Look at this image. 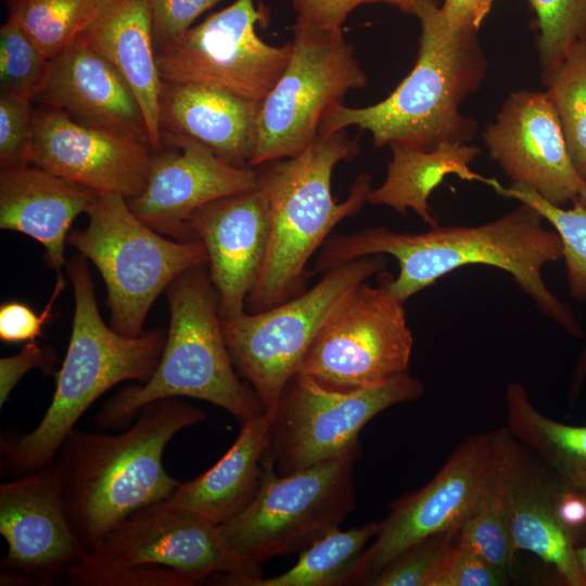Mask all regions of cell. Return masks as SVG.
<instances>
[{
	"instance_id": "1",
	"label": "cell",
	"mask_w": 586,
	"mask_h": 586,
	"mask_svg": "<svg viewBox=\"0 0 586 586\" xmlns=\"http://www.w3.org/2000/svg\"><path fill=\"white\" fill-rule=\"evenodd\" d=\"M543 216L521 203L499 218L480 226H434L424 232H397L369 227L326 240L313 272L326 271L368 255H391L399 271L390 279L402 301L432 285L437 279L467 265H486L507 271L537 309L573 336L583 330L571 308L543 280L542 269L562 257L556 231L544 227Z\"/></svg>"
},
{
	"instance_id": "2",
	"label": "cell",
	"mask_w": 586,
	"mask_h": 586,
	"mask_svg": "<svg viewBox=\"0 0 586 586\" xmlns=\"http://www.w3.org/2000/svg\"><path fill=\"white\" fill-rule=\"evenodd\" d=\"M117 435L74 428L56 455L64 472V507L82 545L91 550L133 512L163 501L180 483L163 464L169 441L206 415L180 397L143 406Z\"/></svg>"
},
{
	"instance_id": "3",
	"label": "cell",
	"mask_w": 586,
	"mask_h": 586,
	"mask_svg": "<svg viewBox=\"0 0 586 586\" xmlns=\"http://www.w3.org/2000/svg\"><path fill=\"white\" fill-rule=\"evenodd\" d=\"M416 16L421 35L409 74L375 104L331 106L318 132L356 126L371 133L375 148L424 151L442 142L468 143L474 137L477 122L462 114L460 106L479 90L488 67L477 30L450 24L436 0H419Z\"/></svg>"
},
{
	"instance_id": "4",
	"label": "cell",
	"mask_w": 586,
	"mask_h": 586,
	"mask_svg": "<svg viewBox=\"0 0 586 586\" xmlns=\"http://www.w3.org/2000/svg\"><path fill=\"white\" fill-rule=\"evenodd\" d=\"M359 152L358 138H351L346 129L318 132L296 155L254 167L268 202L270 232L260 275L246 298V311L269 309L304 292L313 273L307 268L309 259L340 221L360 211L372 189L370 175L362 173L344 201L333 199L335 166Z\"/></svg>"
},
{
	"instance_id": "5",
	"label": "cell",
	"mask_w": 586,
	"mask_h": 586,
	"mask_svg": "<svg viewBox=\"0 0 586 586\" xmlns=\"http://www.w3.org/2000/svg\"><path fill=\"white\" fill-rule=\"evenodd\" d=\"M75 310L67 352L55 373V390L46 413L29 433L1 434V469L13 477L52 462L89 406L114 385L148 382L162 356L166 335L152 329L122 335L102 319L87 260L80 254L66 263Z\"/></svg>"
},
{
	"instance_id": "6",
	"label": "cell",
	"mask_w": 586,
	"mask_h": 586,
	"mask_svg": "<svg viewBox=\"0 0 586 586\" xmlns=\"http://www.w3.org/2000/svg\"><path fill=\"white\" fill-rule=\"evenodd\" d=\"M206 267L186 271L168 286L169 329L158 365L148 382L127 385L103 404L95 417L98 428L127 425L143 406L169 397L208 402L241 424L265 413L233 366L218 293Z\"/></svg>"
},
{
	"instance_id": "7",
	"label": "cell",
	"mask_w": 586,
	"mask_h": 586,
	"mask_svg": "<svg viewBox=\"0 0 586 586\" xmlns=\"http://www.w3.org/2000/svg\"><path fill=\"white\" fill-rule=\"evenodd\" d=\"M260 564L241 557L218 525L175 511L163 501L116 525L66 575L73 586H242L262 577Z\"/></svg>"
},
{
	"instance_id": "8",
	"label": "cell",
	"mask_w": 586,
	"mask_h": 586,
	"mask_svg": "<svg viewBox=\"0 0 586 586\" xmlns=\"http://www.w3.org/2000/svg\"><path fill=\"white\" fill-rule=\"evenodd\" d=\"M87 214L88 225L72 230L67 243L101 273L111 327L138 336L157 296L186 271L207 265L206 249L199 241L164 238L120 194L98 192Z\"/></svg>"
},
{
	"instance_id": "9",
	"label": "cell",
	"mask_w": 586,
	"mask_h": 586,
	"mask_svg": "<svg viewBox=\"0 0 586 586\" xmlns=\"http://www.w3.org/2000/svg\"><path fill=\"white\" fill-rule=\"evenodd\" d=\"M385 265L381 254L362 256L326 271L309 290L269 309L222 319L233 366L250 382L265 412H275L283 390L333 314Z\"/></svg>"
},
{
	"instance_id": "10",
	"label": "cell",
	"mask_w": 586,
	"mask_h": 586,
	"mask_svg": "<svg viewBox=\"0 0 586 586\" xmlns=\"http://www.w3.org/2000/svg\"><path fill=\"white\" fill-rule=\"evenodd\" d=\"M359 451L335 457L289 475H279L264 456V476L251 505L218 525L245 560L260 564L302 551L339 528L355 507L354 464Z\"/></svg>"
},
{
	"instance_id": "11",
	"label": "cell",
	"mask_w": 586,
	"mask_h": 586,
	"mask_svg": "<svg viewBox=\"0 0 586 586\" xmlns=\"http://www.w3.org/2000/svg\"><path fill=\"white\" fill-rule=\"evenodd\" d=\"M292 30L290 61L260 104L250 167L303 151L327 111L368 82L343 31L294 25Z\"/></svg>"
},
{
	"instance_id": "12",
	"label": "cell",
	"mask_w": 586,
	"mask_h": 586,
	"mask_svg": "<svg viewBox=\"0 0 586 586\" xmlns=\"http://www.w3.org/2000/svg\"><path fill=\"white\" fill-rule=\"evenodd\" d=\"M423 385L407 372L367 388L339 391L297 372L273 412L266 453L279 475H289L359 451L361 429L386 408L411 402Z\"/></svg>"
},
{
	"instance_id": "13",
	"label": "cell",
	"mask_w": 586,
	"mask_h": 586,
	"mask_svg": "<svg viewBox=\"0 0 586 586\" xmlns=\"http://www.w3.org/2000/svg\"><path fill=\"white\" fill-rule=\"evenodd\" d=\"M361 283L324 324L298 372L339 391L372 387L408 370L413 346L405 302L390 286Z\"/></svg>"
},
{
	"instance_id": "14",
	"label": "cell",
	"mask_w": 586,
	"mask_h": 586,
	"mask_svg": "<svg viewBox=\"0 0 586 586\" xmlns=\"http://www.w3.org/2000/svg\"><path fill=\"white\" fill-rule=\"evenodd\" d=\"M267 13L255 0L230 5L156 50L162 80L196 82L262 102L285 69L291 42L272 46L256 31Z\"/></svg>"
},
{
	"instance_id": "15",
	"label": "cell",
	"mask_w": 586,
	"mask_h": 586,
	"mask_svg": "<svg viewBox=\"0 0 586 586\" xmlns=\"http://www.w3.org/2000/svg\"><path fill=\"white\" fill-rule=\"evenodd\" d=\"M494 468L491 433L473 434L453 451L433 479L390 504L373 543L346 574L343 585H368L415 544L459 528Z\"/></svg>"
},
{
	"instance_id": "16",
	"label": "cell",
	"mask_w": 586,
	"mask_h": 586,
	"mask_svg": "<svg viewBox=\"0 0 586 586\" xmlns=\"http://www.w3.org/2000/svg\"><path fill=\"white\" fill-rule=\"evenodd\" d=\"M64 472L58 457L48 466L0 485V533L8 553L2 586H47L88 552L64 507Z\"/></svg>"
},
{
	"instance_id": "17",
	"label": "cell",
	"mask_w": 586,
	"mask_h": 586,
	"mask_svg": "<svg viewBox=\"0 0 586 586\" xmlns=\"http://www.w3.org/2000/svg\"><path fill=\"white\" fill-rule=\"evenodd\" d=\"M152 152L141 137L82 124L47 105L34 111L30 164L95 192L140 194Z\"/></svg>"
},
{
	"instance_id": "18",
	"label": "cell",
	"mask_w": 586,
	"mask_h": 586,
	"mask_svg": "<svg viewBox=\"0 0 586 586\" xmlns=\"http://www.w3.org/2000/svg\"><path fill=\"white\" fill-rule=\"evenodd\" d=\"M494 479L515 550L553 566L564 585L586 586L575 540L559 517L563 486L507 429L491 432Z\"/></svg>"
},
{
	"instance_id": "19",
	"label": "cell",
	"mask_w": 586,
	"mask_h": 586,
	"mask_svg": "<svg viewBox=\"0 0 586 586\" xmlns=\"http://www.w3.org/2000/svg\"><path fill=\"white\" fill-rule=\"evenodd\" d=\"M483 140L512 183L527 187L561 206L574 202L583 184L558 114L544 91L508 95Z\"/></svg>"
},
{
	"instance_id": "20",
	"label": "cell",
	"mask_w": 586,
	"mask_h": 586,
	"mask_svg": "<svg viewBox=\"0 0 586 586\" xmlns=\"http://www.w3.org/2000/svg\"><path fill=\"white\" fill-rule=\"evenodd\" d=\"M174 150L153 153L145 186L127 200L131 211L161 234L194 241L190 221L202 206L258 187L254 167L232 166L194 140L163 136Z\"/></svg>"
},
{
	"instance_id": "21",
	"label": "cell",
	"mask_w": 586,
	"mask_h": 586,
	"mask_svg": "<svg viewBox=\"0 0 586 586\" xmlns=\"http://www.w3.org/2000/svg\"><path fill=\"white\" fill-rule=\"evenodd\" d=\"M190 229L194 241L206 249L221 318L244 313L269 243L270 213L263 190L258 186L202 206L191 218Z\"/></svg>"
},
{
	"instance_id": "22",
	"label": "cell",
	"mask_w": 586,
	"mask_h": 586,
	"mask_svg": "<svg viewBox=\"0 0 586 586\" xmlns=\"http://www.w3.org/2000/svg\"><path fill=\"white\" fill-rule=\"evenodd\" d=\"M34 100L82 124L149 141L140 105L124 77L82 42L73 43L50 60L46 84Z\"/></svg>"
},
{
	"instance_id": "23",
	"label": "cell",
	"mask_w": 586,
	"mask_h": 586,
	"mask_svg": "<svg viewBox=\"0 0 586 586\" xmlns=\"http://www.w3.org/2000/svg\"><path fill=\"white\" fill-rule=\"evenodd\" d=\"M260 104L209 85L163 80L161 133L190 138L232 166L250 167Z\"/></svg>"
},
{
	"instance_id": "24",
	"label": "cell",
	"mask_w": 586,
	"mask_h": 586,
	"mask_svg": "<svg viewBox=\"0 0 586 586\" xmlns=\"http://www.w3.org/2000/svg\"><path fill=\"white\" fill-rule=\"evenodd\" d=\"M97 193L35 165L2 169L0 228L41 243L46 266L61 272L71 226L90 211Z\"/></svg>"
},
{
	"instance_id": "25",
	"label": "cell",
	"mask_w": 586,
	"mask_h": 586,
	"mask_svg": "<svg viewBox=\"0 0 586 586\" xmlns=\"http://www.w3.org/2000/svg\"><path fill=\"white\" fill-rule=\"evenodd\" d=\"M273 412L242 423L228 451L207 471L179 483L163 502L170 509L220 525L245 510L264 476V456Z\"/></svg>"
},
{
	"instance_id": "26",
	"label": "cell",
	"mask_w": 586,
	"mask_h": 586,
	"mask_svg": "<svg viewBox=\"0 0 586 586\" xmlns=\"http://www.w3.org/2000/svg\"><path fill=\"white\" fill-rule=\"evenodd\" d=\"M78 41L104 56L124 77L140 105L150 145L154 152L160 151L163 80L156 62L149 1L120 0Z\"/></svg>"
},
{
	"instance_id": "27",
	"label": "cell",
	"mask_w": 586,
	"mask_h": 586,
	"mask_svg": "<svg viewBox=\"0 0 586 586\" xmlns=\"http://www.w3.org/2000/svg\"><path fill=\"white\" fill-rule=\"evenodd\" d=\"M392 160L384 181L371 189L367 202L386 205L400 215L412 209L431 227L437 226L432 215L429 198L448 175L464 180H479L492 187L495 179L484 178L470 168L480 149L459 142H442L432 150H418L403 145H391Z\"/></svg>"
},
{
	"instance_id": "28",
	"label": "cell",
	"mask_w": 586,
	"mask_h": 586,
	"mask_svg": "<svg viewBox=\"0 0 586 586\" xmlns=\"http://www.w3.org/2000/svg\"><path fill=\"white\" fill-rule=\"evenodd\" d=\"M506 429L536 455L570 491L586 494V425H570L543 415L519 382L508 384Z\"/></svg>"
},
{
	"instance_id": "29",
	"label": "cell",
	"mask_w": 586,
	"mask_h": 586,
	"mask_svg": "<svg viewBox=\"0 0 586 586\" xmlns=\"http://www.w3.org/2000/svg\"><path fill=\"white\" fill-rule=\"evenodd\" d=\"M120 0H10L8 10L48 59L78 41Z\"/></svg>"
},
{
	"instance_id": "30",
	"label": "cell",
	"mask_w": 586,
	"mask_h": 586,
	"mask_svg": "<svg viewBox=\"0 0 586 586\" xmlns=\"http://www.w3.org/2000/svg\"><path fill=\"white\" fill-rule=\"evenodd\" d=\"M381 522H369L347 531L335 528L302 550L290 570L271 577L251 578L242 586H339L377 536Z\"/></svg>"
},
{
	"instance_id": "31",
	"label": "cell",
	"mask_w": 586,
	"mask_h": 586,
	"mask_svg": "<svg viewBox=\"0 0 586 586\" xmlns=\"http://www.w3.org/2000/svg\"><path fill=\"white\" fill-rule=\"evenodd\" d=\"M564 133L571 160L586 178V38L577 40L565 56L543 73Z\"/></svg>"
},
{
	"instance_id": "32",
	"label": "cell",
	"mask_w": 586,
	"mask_h": 586,
	"mask_svg": "<svg viewBox=\"0 0 586 586\" xmlns=\"http://www.w3.org/2000/svg\"><path fill=\"white\" fill-rule=\"evenodd\" d=\"M494 189L534 207L545 220L550 222L562 244V257L568 270L570 294L575 300H586V208L574 202V207L564 209L555 205L527 187L511 183L509 188L498 182Z\"/></svg>"
},
{
	"instance_id": "33",
	"label": "cell",
	"mask_w": 586,
	"mask_h": 586,
	"mask_svg": "<svg viewBox=\"0 0 586 586\" xmlns=\"http://www.w3.org/2000/svg\"><path fill=\"white\" fill-rule=\"evenodd\" d=\"M458 539L512 577L517 550L495 483L494 468L471 511L460 525Z\"/></svg>"
},
{
	"instance_id": "34",
	"label": "cell",
	"mask_w": 586,
	"mask_h": 586,
	"mask_svg": "<svg viewBox=\"0 0 586 586\" xmlns=\"http://www.w3.org/2000/svg\"><path fill=\"white\" fill-rule=\"evenodd\" d=\"M50 59L8 17L0 28V93L33 101L48 78Z\"/></svg>"
},
{
	"instance_id": "35",
	"label": "cell",
	"mask_w": 586,
	"mask_h": 586,
	"mask_svg": "<svg viewBox=\"0 0 586 586\" xmlns=\"http://www.w3.org/2000/svg\"><path fill=\"white\" fill-rule=\"evenodd\" d=\"M537 18V51L543 73L555 67L586 38V0H527Z\"/></svg>"
},
{
	"instance_id": "36",
	"label": "cell",
	"mask_w": 586,
	"mask_h": 586,
	"mask_svg": "<svg viewBox=\"0 0 586 586\" xmlns=\"http://www.w3.org/2000/svg\"><path fill=\"white\" fill-rule=\"evenodd\" d=\"M459 528L430 536L392 560L368 585L429 586L448 551L458 538Z\"/></svg>"
},
{
	"instance_id": "37",
	"label": "cell",
	"mask_w": 586,
	"mask_h": 586,
	"mask_svg": "<svg viewBox=\"0 0 586 586\" xmlns=\"http://www.w3.org/2000/svg\"><path fill=\"white\" fill-rule=\"evenodd\" d=\"M30 102L0 93V170L30 165L35 111Z\"/></svg>"
},
{
	"instance_id": "38",
	"label": "cell",
	"mask_w": 586,
	"mask_h": 586,
	"mask_svg": "<svg viewBox=\"0 0 586 586\" xmlns=\"http://www.w3.org/2000/svg\"><path fill=\"white\" fill-rule=\"evenodd\" d=\"M510 579L457 538L429 586H504Z\"/></svg>"
},
{
	"instance_id": "39",
	"label": "cell",
	"mask_w": 586,
	"mask_h": 586,
	"mask_svg": "<svg viewBox=\"0 0 586 586\" xmlns=\"http://www.w3.org/2000/svg\"><path fill=\"white\" fill-rule=\"evenodd\" d=\"M294 26L343 31L347 16L359 5L384 3L416 16L419 0H290Z\"/></svg>"
},
{
	"instance_id": "40",
	"label": "cell",
	"mask_w": 586,
	"mask_h": 586,
	"mask_svg": "<svg viewBox=\"0 0 586 586\" xmlns=\"http://www.w3.org/2000/svg\"><path fill=\"white\" fill-rule=\"evenodd\" d=\"M155 50L181 37L203 13L225 0H148Z\"/></svg>"
},
{
	"instance_id": "41",
	"label": "cell",
	"mask_w": 586,
	"mask_h": 586,
	"mask_svg": "<svg viewBox=\"0 0 586 586\" xmlns=\"http://www.w3.org/2000/svg\"><path fill=\"white\" fill-rule=\"evenodd\" d=\"M66 284L61 272H58L54 290L40 315L26 304L11 301L0 307V339L7 343L30 342L41 336L43 324L51 318L54 301Z\"/></svg>"
},
{
	"instance_id": "42",
	"label": "cell",
	"mask_w": 586,
	"mask_h": 586,
	"mask_svg": "<svg viewBox=\"0 0 586 586\" xmlns=\"http://www.w3.org/2000/svg\"><path fill=\"white\" fill-rule=\"evenodd\" d=\"M56 357L50 346H40L30 341L16 355L0 359V406L3 407L10 393L22 377L34 368L53 372Z\"/></svg>"
},
{
	"instance_id": "43",
	"label": "cell",
	"mask_w": 586,
	"mask_h": 586,
	"mask_svg": "<svg viewBox=\"0 0 586 586\" xmlns=\"http://www.w3.org/2000/svg\"><path fill=\"white\" fill-rule=\"evenodd\" d=\"M494 2L495 0H444L441 10L450 24L479 30Z\"/></svg>"
},
{
	"instance_id": "44",
	"label": "cell",
	"mask_w": 586,
	"mask_h": 586,
	"mask_svg": "<svg viewBox=\"0 0 586 586\" xmlns=\"http://www.w3.org/2000/svg\"><path fill=\"white\" fill-rule=\"evenodd\" d=\"M558 509L561 522L574 538L586 526V501L583 494L563 488Z\"/></svg>"
},
{
	"instance_id": "45",
	"label": "cell",
	"mask_w": 586,
	"mask_h": 586,
	"mask_svg": "<svg viewBox=\"0 0 586 586\" xmlns=\"http://www.w3.org/2000/svg\"><path fill=\"white\" fill-rule=\"evenodd\" d=\"M586 377V346L581 353L578 360L573 370V378L570 388V400L573 402L582 387L583 381Z\"/></svg>"
},
{
	"instance_id": "46",
	"label": "cell",
	"mask_w": 586,
	"mask_h": 586,
	"mask_svg": "<svg viewBox=\"0 0 586 586\" xmlns=\"http://www.w3.org/2000/svg\"><path fill=\"white\" fill-rule=\"evenodd\" d=\"M585 501H586V494H583ZM576 556L579 563V568L582 570V573L586 579V545L583 547L576 548Z\"/></svg>"
},
{
	"instance_id": "47",
	"label": "cell",
	"mask_w": 586,
	"mask_h": 586,
	"mask_svg": "<svg viewBox=\"0 0 586 586\" xmlns=\"http://www.w3.org/2000/svg\"><path fill=\"white\" fill-rule=\"evenodd\" d=\"M574 202L579 203L582 206L586 208V178L583 180V184Z\"/></svg>"
}]
</instances>
